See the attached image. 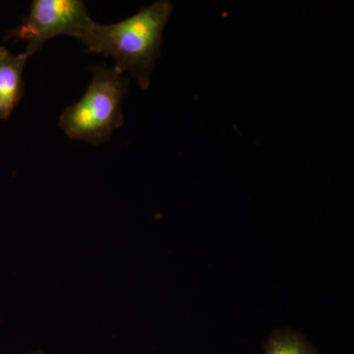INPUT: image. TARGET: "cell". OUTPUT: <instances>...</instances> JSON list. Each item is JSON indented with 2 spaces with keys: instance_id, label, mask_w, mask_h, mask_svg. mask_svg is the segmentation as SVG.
Masks as SVG:
<instances>
[{
  "instance_id": "6da1fadb",
  "label": "cell",
  "mask_w": 354,
  "mask_h": 354,
  "mask_svg": "<svg viewBox=\"0 0 354 354\" xmlns=\"http://www.w3.org/2000/svg\"><path fill=\"white\" fill-rule=\"evenodd\" d=\"M172 11V2L158 0L120 22H95L81 43L88 53L113 58L116 69L134 78L140 88L148 90L151 74L160 55L162 32Z\"/></svg>"
},
{
  "instance_id": "7a4b0ae2",
  "label": "cell",
  "mask_w": 354,
  "mask_h": 354,
  "mask_svg": "<svg viewBox=\"0 0 354 354\" xmlns=\"http://www.w3.org/2000/svg\"><path fill=\"white\" fill-rule=\"evenodd\" d=\"M82 97L67 106L58 127L68 138L93 146L106 143L124 122L123 100L131 78L115 67L95 66Z\"/></svg>"
},
{
  "instance_id": "3957f363",
  "label": "cell",
  "mask_w": 354,
  "mask_h": 354,
  "mask_svg": "<svg viewBox=\"0 0 354 354\" xmlns=\"http://www.w3.org/2000/svg\"><path fill=\"white\" fill-rule=\"evenodd\" d=\"M94 24L82 0H34L29 13L18 27L8 30L6 39L24 41V53L31 57L57 37L82 41Z\"/></svg>"
},
{
  "instance_id": "277c9868",
  "label": "cell",
  "mask_w": 354,
  "mask_h": 354,
  "mask_svg": "<svg viewBox=\"0 0 354 354\" xmlns=\"http://www.w3.org/2000/svg\"><path fill=\"white\" fill-rule=\"evenodd\" d=\"M30 57L0 44V122H6L25 95L24 69Z\"/></svg>"
},
{
  "instance_id": "5b68a950",
  "label": "cell",
  "mask_w": 354,
  "mask_h": 354,
  "mask_svg": "<svg viewBox=\"0 0 354 354\" xmlns=\"http://www.w3.org/2000/svg\"><path fill=\"white\" fill-rule=\"evenodd\" d=\"M263 354H321L301 334L290 329H278L270 335Z\"/></svg>"
},
{
  "instance_id": "8992f818",
  "label": "cell",
  "mask_w": 354,
  "mask_h": 354,
  "mask_svg": "<svg viewBox=\"0 0 354 354\" xmlns=\"http://www.w3.org/2000/svg\"><path fill=\"white\" fill-rule=\"evenodd\" d=\"M31 354H44V353H41V351H37V353H32Z\"/></svg>"
}]
</instances>
